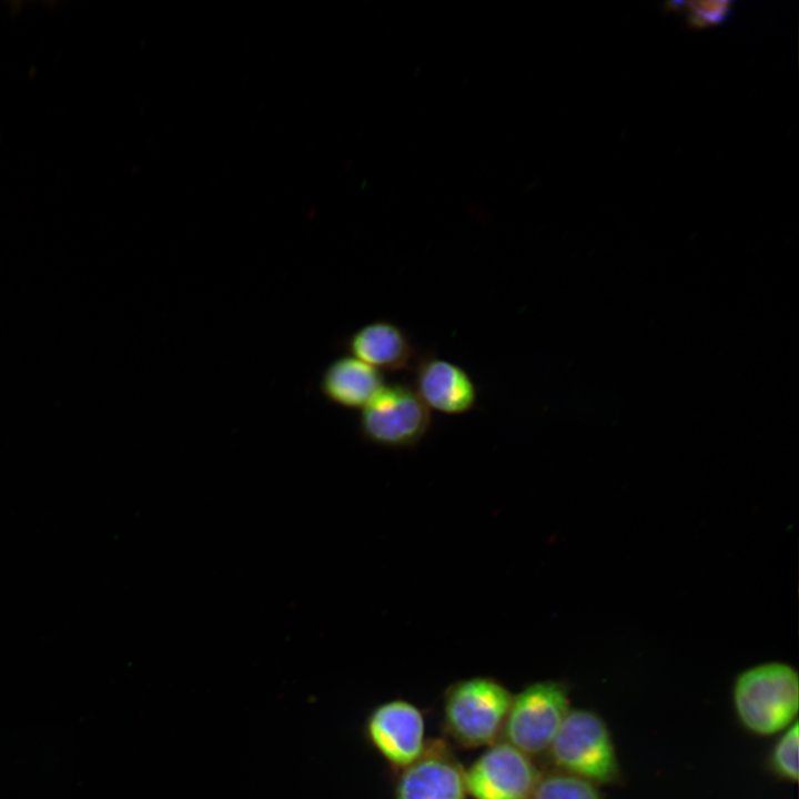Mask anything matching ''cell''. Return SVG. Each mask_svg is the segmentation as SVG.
<instances>
[{
  "instance_id": "cell-1",
  "label": "cell",
  "mask_w": 799,
  "mask_h": 799,
  "mask_svg": "<svg viewBox=\"0 0 799 799\" xmlns=\"http://www.w3.org/2000/svg\"><path fill=\"white\" fill-rule=\"evenodd\" d=\"M732 701L739 721L751 732L769 736L785 730L798 715V672L780 661L752 666L736 678Z\"/></svg>"
},
{
  "instance_id": "cell-2",
  "label": "cell",
  "mask_w": 799,
  "mask_h": 799,
  "mask_svg": "<svg viewBox=\"0 0 799 799\" xmlns=\"http://www.w3.org/2000/svg\"><path fill=\"white\" fill-rule=\"evenodd\" d=\"M512 698L513 694L490 677L454 682L445 694V727L462 746H490L500 740Z\"/></svg>"
},
{
  "instance_id": "cell-3",
  "label": "cell",
  "mask_w": 799,
  "mask_h": 799,
  "mask_svg": "<svg viewBox=\"0 0 799 799\" xmlns=\"http://www.w3.org/2000/svg\"><path fill=\"white\" fill-rule=\"evenodd\" d=\"M547 752L562 772L591 782H611L619 772L609 729L590 710H570Z\"/></svg>"
},
{
  "instance_id": "cell-4",
  "label": "cell",
  "mask_w": 799,
  "mask_h": 799,
  "mask_svg": "<svg viewBox=\"0 0 799 799\" xmlns=\"http://www.w3.org/2000/svg\"><path fill=\"white\" fill-rule=\"evenodd\" d=\"M570 711L568 690L556 680L527 685L513 695L500 740L529 757L547 752Z\"/></svg>"
},
{
  "instance_id": "cell-5",
  "label": "cell",
  "mask_w": 799,
  "mask_h": 799,
  "mask_svg": "<svg viewBox=\"0 0 799 799\" xmlns=\"http://www.w3.org/2000/svg\"><path fill=\"white\" fill-rule=\"evenodd\" d=\"M431 425L429 408L404 383L384 384L358 417V431L367 443L392 449L417 445Z\"/></svg>"
},
{
  "instance_id": "cell-6",
  "label": "cell",
  "mask_w": 799,
  "mask_h": 799,
  "mask_svg": "<svg viewBox=\"0 0 799 799\" xmlns=\"http://www.w3.org/2000/svg\"><path fill=\"white\" fill-rule=\"evenodd\" d=\"M464 777L474 799H532L542 776L532 757L498 740L464 770Z\"/></svg>"
},
{
  "instance_id": "cell-7",
  "label": "cell",
  "mask_w": 799,
  "mask_h": 799,
  "mask_svg": "<svg viewBox=\"0 0 799 799\" xmlns=\"http://www.w3.org/2000/svg\"><path fill=\"white\" fill-rule=\"evenodd\" d=\"M366 735L381 756L400 770L415 762L427 748L422 711L402 699L374 708L366 720Z\"/></svg>"
},
{
  "instance_id": "cell-8",
  "label": "cell",
  "mask_w": 799,
  "mask_h": 799,
  "mask_svg": "<svg viewBox=\"0 0 799 799\" xmlns=\"http://www.w3.org/2000/svg\"><path fill=\"white\" fill-rule=\"evenodd\" d=\"M413 371V387L429 411L461 415L475 407L476 384L461 365L426 353L417 356Z\"/></svg>"
},
{
  "instance_id": "cell-9",
  "label": "cell",
  "mask_w": 799,
  "mask_h": 799,
  "mask_svg": "<svg viewBox=\"0 0 799 799\" xmlns=\"http://www.w3.org/2000/svg\"><path fill=\"white\" fill-rule=\"evenodd\" d=\"M464 770L443 747L426 748L401 770L395 799H467Z\"/></svg>"
},
{
  "instance_id": "cell-10",
  "label": "cell",
  "mask_w": 799,
  "mask_h": 799,
  "mask_svg": "<svg viewBox=\"0 0 799 799\" xmlns=\"http://www.w3.org/2000/svg\"><path fill=\"white\" fill-rule=\"evenodd\" d=\"M343 346L348 355L382 373L413 368L417 358L405 330L386 318L362 325L345 338Z\"/></svg>"
},
{
  "instance_id": "cell-11",
  "label": "cell",
  "mask_w": 799,
  "mask_h": 799,
  "mask_svg": "<svg viewBox=\"0 0 799 799\" xmlns=\"http://www.w3.org/2000/svg\"><path fill=\"white\" fill-rule=\"evenodd\" d=\"M385 384L382 372L352 355L333 360L322 372L320 391L332 404L362 409Z\"/></svg>"
},
{
  "instance_id": "cell-12",
  "label": "cell",
  "mask_w": 799,
  "mask_h": 799,
  "mask_svg": "<svg viewBox=\"0 0 799 799\" xmlns=\"http://www.w3.org/2000/svg\"><path fill=\"white\" fill-rule=\"evenodd\" d=\"M532 799H603L594 782L566 772L542 776Z\"/></svg>"
},
{
  "instance_id": "cell-13",
  "label": "cell",
  "mask_w": 799,
  "mask_h": 799,
  "mask_svg": "<svg viewBox=\"0 0 799 799\" xmlns=\"http://www.w3.org/2000/svg\"><path fill=\"white\" fill-rule=\"evenodd\" d=\"M771 751V766L773 771L781 778L796 782L799 776L798 769V746L799 726L793 721L782 730Z\"/></svg>"
},
{
  "instance_id": "cell-14",
  "label": "cell",
  "mask_w": 799,
  "mask_h": 799,
  "mask_svg": "<svg viewBox=\"0 0 799 799\" xmlns=\"http://www.w3.org/2000/svg\"><path fill=\"white\" fill-rule=\"evenodd\" d=\"M727 2H696L690 3L691 18L698 23H711L725 17Z\"/></svg>"
}]
</instances>
